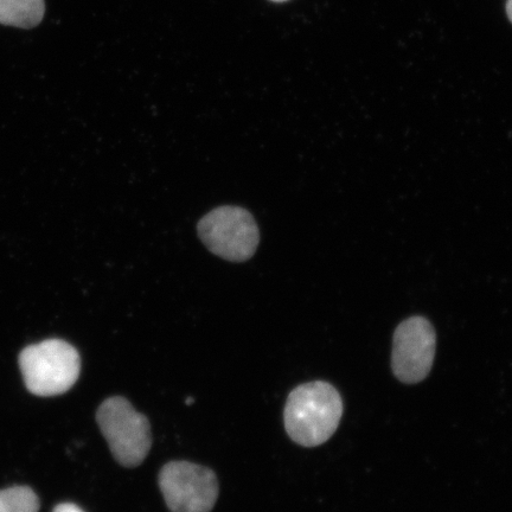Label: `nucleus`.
Instances as JSON below:
<instances>
[{
    "label": "nucleus",
    "mask_w": 512,
    "mask_h": 512,
    "mask_svg": "<svg viewBox=\"0 0 512 512\" xmlns=\"http://www.w3.org/2000/svg\"><path fill=\"white\" fill-rule=\"evenodd\" d=\"M343 415L341 395L330 383L302 384L288 395L284 421L288 435L299 445L316 447L335 434Z\"/></svg>",
    "instance_id": "nucleus-1"
},
{
    "label": "nucleus",
    "mask_w": 512,
    "mask_h": 512,
    "mask_svg": "<svg viewBox=\"0 0 512 512\" xmlns=\"http://www.w3.org/2000/svg\"><path fill=\"white\" fill-rule=\"evenodd\" d=\"M25 386L37 396L68 392L79 379L81 358L73 345L61 339H48L30 345L19 356Z\"/></svg>",
    "instance_id": "nucleus-2"
},
{
    "label": "nucleus",
    "mask_w": 512,
    "mask_h": 512,
    "mask_svg": "<svg viewBox=\"0 0 512 512\" xmlns=\"http://www.w3.org/2000/svg\"><path fill=\"white\" fill-rule=\"evenodd\" d=\"M96 420L120 465L137 467L150 452L151 427L146 416L120 396L106 400L96 413Z\"/></svg>",
    "instance_id": "nucleus-3"
},
{
    "label": "nucleus",
    "mask_w": 512,
    "mask_h": 512,
    "mask_svg": "<svg viewBox=\"0 0 512 512\" xmlns=\"http://www.w3.org/2000/svg\"><path fill=\"white\" fill-rule=\"evenodd\" d=\"M198 235L211 253L232 262L251 259L260 242L253 215L232 206L216 208L204 216L198 223Z\"/></svg>",
    "instance_id": "nucleus-4"
},
{
    "label": "nucleus",
    "mask_w": 512,
    "mask_h": 512,
    "mask_svg": "<svg viewBox=\"0 0 512 512\" xmlns=\"http://www.w3.org/2000/svg\"><path fill=\"white\" fill-rule=\"evenodd\" d=\"M159 486L171 512H210L219 497L215 473L189 462L166 464Z\"/></svg>",
    "instance_id": "nucleus-5"
},
{
    "label": "nucleus",
    "mask_w": 512,
    "mask_h": 512,
    "mask_svg": "<svg viewBox=\"0 0 512 512\" xmlns=\"http://www.w3.org/2000/svg\"><path fill=\"white\" fill-rule=\"evenodd\" d=\"M437 336L424 317H411L395 330L392 368L396 379L415 384L425 380L433 367Z\"/></svg>",
    "instance_id": "nucleus-6"
},
{
    "label": "nucleus",
    "mask_w": 512,
    "mask_h": 512,
    "mask_svg": "<svg viewBox=\"0 0 512 512\" xmlns=\"http://www.w3.org/2000/svg\"><path fill=\"white\" fill-rule=\"evenodd\" d=\"M46 12L44 0H0V24L22 29L37 27Z\"/></svg>",
    "instance_id": "nucleus-7"
},
{
    "label": "nucleus",
    "mask_w": 512,
    "mask_h": 512,
    "mask_svg": "<svg viewBox=\"0 0 512 512\" xmlns=\"http://www.w3.org/2000/svg\"><path fill=\"white\" fill-rule=\"evenodd\" d=\"M40 501L27 486L0 491V512H38Z\"/></svg>",
    "instance_id": "nucleus-8"
},
{
    "label": "nucleus",
    "mask_w": 512,
    "mask_h": 512,
    "mask_svg": "<svg viewBox=\"0 0 512 512\" xmlns=\"http://www.w3.org/2000/svg\"><path fill=\"white\" fill-rule=\"evenodd\" d=\"M53 512H83L78 505L72 503H63L57 505Z\"/></svg>",
    "instance_id": "nucleus-9"
},
{
    "label": "nucleus",
    "mask_w": 512,
    "mask_h": 512,
    "mask_svg": "<svg viewBox=\"0 0 512 512\" xmlns=\"http://www.w3.org/2000/svg\"><path fill=\"white\" fill-rule=\"evenodd\" d=\"M507 12H508V16L510 18V21L512 22V0H508Z\"/></svg>",
    "instance_id": "nucleus-10"
},
{
    "label": "nucleus",
    "mask_w": 512,
    "mask_h": 512,
    "mask_svg": "<svg viewBox=\"0 0 512 512\" xmlns=\"http://www.w3.org/2000/svg\"><path fill=\"white\" fill-rule=\"evenodd\" d=\"M188 405H192V403H194V400H192L191 398L187 401Z\"/></svg>",
    "instance_id": "nucleus-11"
},
{
    "label": "nucleus",
    "mask_w": 512,
    "mask_h": 512,
    "mask_svg": "<svg viewBox=\"0 0 512 512\" xmlns=\"http://www.w3.org/2000/svg\"><path fill=\"white\" fill-rule=\"evenodd\" d=\"M273 2H286V0H273Z\"/></svg>",
    "instance_id": "nucleus-12"
}]
</instances>
